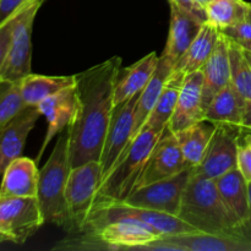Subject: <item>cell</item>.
Wrapping results in <instances>:
<instances>
[{
	"label": "cell",
	"instance_id": "cell-40",
	"mask_svg": "<svg viewBox=\"0 0 251 251\" xmlns=\"http://www.w3.org/2000/svg\"><path fill=\"white\" fill-rule=\"evenodd\" d=\"M240 46H242L245 50L251 51V42H249V43H245V44H240Z\"/></svg>",
	"mask_w": 251,
	"mask_h": 251
},
{
	"label": "cell",
	"instance_id": "cell-23",
	"mask_svg": "<svg viewBox=\"0 0 251 251\" xmlns=\"http://www.w3.org/2000/svg\"><path fill=\"white\" fill-rule=\"evenodd\" d=\"M220 37L221 31L217 26L208 21L203 22L200 32L190 44L188 50L176 61L173 73L186 76L194 71L201 70L215 50Z\"/></svg>",
	"mask_w": 251,
	"mask_h": 251
},
{
	"label": "cell",
	"instance_id": "cell-36",
	"mask_svg": "<svg viewBox=\"0 0 251 251\" xmlns=\"http://www.w3.org/2000/svg\"><path fill=\"white\" fill-rule=\"evenodd\" d=\"M249 196H250V213L249 218L245 222V225L243 226L242 230H240V235H242L244 239H247L248 242L251 243V183H249Z\"/></svg>",
	"mask_w": 251,
	"mask_h": 251
},
{
	"label": "cell",
	"instance_id": "cell-22",
	"mask_svg": "<svg viewBox=\"0 0 251 251\" xmlns=\"http://www.w3.org/2000/svg\"><path fill=\"white\" fill-rule=\"evenodd\" d=\"M174 70V64L164 55H159L158 64H157L156 71L153 76L147 83L139 96L136 107H135V118H134V130H132V140L139 135V132L144 129L152 109L156 105L167 81L171 77Z\"/></svg>",
	"mask_w": 251,
	"mask_h": 251
},
{
	"label": "cell",
	"instance_id": "cell-11",
	"mask_svg": "<svg viewBox=\"0 0 251 251\" xmlns=\"http://www.w3.org/2000/svg\"><path fill=\"white\" fill-rule=\"evenodd\" d=\"M215 126V132L202 161L193 169L195 173L212 180L238 168V150L240 144L237 131L239 127L230 125Z\"/></svg>",
	"mask_w": 251,
	"mask_h": 251
},
{
	"label": "cell",
	"instance_id": "cell-18",
	"mask_svg": "<svg viewBox=\"0 0 251 251\" xmlns=\"http://www.w3.org/2000/svg\"><path fill=\"white\" fill-rule=\"evenodd\" d=\"M39 171L33 159L19 157L5 169L0 198H37Z\"/></svg>",
	"mask_w": 251,
	"mask_h": 251
},
{
	"label": "cell",
	"instance_id": "cell-4",
	"mask_svg": "<svg viewBox=\"0 0 251 251\" xmlns=\"http://www.w3.org/2000/svg\"><path fill=\"white\" fill-rule=\"evenodd\" d=\"M162 134L163 131L144 127L136 135L112 171L103 178L95 206L102 202L124 201L136 189L147 158Z\"/></svg>",
	"mask_w": 251,
	"mask_h": 251
},
{
	"label": "cell",
	"instance_id": "cell-35",
	"mask_svg": "<svg viewBox=\"0 0 251 251\" xmlns=\"http://www.w3.org/2000/svg\"><path fill=\"white\" fill-rule=\"evenodd\" d=\"M176 4H178L180 7L193 12V14H195L196 16H199L200 19L205 20L206 21L205 9H203V7L201 6L196 0H176Z\"/></svg>",
	"mask_w": 251,
	"mask_h": 251
},
{
	"label": "cell",
	"instance_id": "cell-24",
	"mask_svg": "<svg viewBox=\"0 0 251 251\" xmlns=\"http://www.w3.org/2000/svg\"><path fill=\"white\" fill-rule=\"evenodd\" d=\"M245 100L232 83L223 87L206 107L203 120L213 125H230L242 127Z\"/></svg>",
	"mask_w": 251,
	"mask_h": 251
},
{
	"label": "cell",
	"instance_id": "cell-3",
	"mask_svg": "<svg viewBox=\"0 0 251 251\" xmlns=\"http://www.w3.org/2000/svg\"><path fill=\"white\" fill-rule=\"evenodd\" d=\"M70 169L69 134L66 130L60 134L48 161L39 171L37 200L44 223H53L68 232H70V220L65 191Z\"/></svg>",
	"mask_w": 251,
	"mask_h": 251
},
{
	"label": "cell",
	"instance_id": "cell-12",
	"mask_svg": "<svg viewBox=\"0 0 251 251\" xmlns=\"http://www.w3.org/2000/svg\"><path fill=\"white\" fill-rule=\"evenodd\" d=\"M139 96L140 95L134 96L130 100L114 107L100 159L103 178L112 171L118 159L132 141L135 107H136Z\"/></svg>",
	"mask_w": 251,
	"mask_h": 251
},
{
	"label": "cell",
	"instance_id": "cell-8",
	"mask_svg": "<svg viewBox=\"0 0 251 251\" xmlns=\"http://www.w3.org/2000/svg\"><path fill=\"white\" fill-rule=\"evenodd\" d=\"M43 225L37 198H0V243L24 244Z\"/></svg>",
	"mask_w": 251,
	"mask_h": 251
},
{
	"label": "cell",
	"instance_id": "cell-33",
	"mask_svg": "<svg viewBox=\"0 0 251 251\" xmlns=\"http://www.w3.org/2000/svg\"><path fill=\"white\" fill-rule=\"evenodd\" d=\"M238 169L245 180L251 183V141L248 137L244 145L239 144V150H238Z\"/></svg>",
	"mask_w": 251,
	"mask_h": 251
},
{
	"label": "cell",
	"instance_id": "cell-2",
	"mask_svg": "<svg viewBox=\"0 0 251 251\" xmlns=\"http://www.w3.org/2000/svg\"><path fill=\"white\" fill-rule=\"evenodd\" d=\"M178 216L198 232L240 235L239 226L223 203L216 181L194 171L183 193Z\"/></svg>",
	"mask_w": 251,
	"mask_h": 251
},
{
	"label": "cell",
	"instance_id": "cell-41",
	"mask_svg": "<svg viewBox=\"0 0 251 251\" xmlns=\"http://www.w3.org/2000/svg\"><path fill=\"white\" fill-rule=\"evenodd\" d=\"M244 50H245V49H244ZM245 54H247L248 59H249V61H250V64H251V51H249V50H245Z\"/></svg>",
	"mask_w": 251,
	"mask_h": 251
},
{
	"label": "cell",
	"instance_id": "cell-27",
	"mask_svg": "<svg viewBox=\"0 0 251 251\" xmlns=\"http://www.w3.org/2000/svg\"><path fill=\"white\" fill-rule=\"evenodd\" d=\"M184 77L185 76L179 74H172L144 127H150L157 131H164L168 127L176 110Z\"/></svg>",
	"mask_w": 251,
	"mask_h": 251
},
{
	"label": "cell",
	"instance_id": "cell-7",
	"mask_svg": "<svg viewBox=\"0 0 251 251\" xmlns=\"http://www.w3.org/2000/svg\"><path fill=\"white\" fill-rule=\"evenodd\" d=\"M46 0H28L17 12L6 59L2 66L1 82H17L31 74L32 29L36 15Z\"/></svg>",
	"mask_w": 251,
	"mask_h": 251
},
{
	"label": "cell",
	"instance_id": "cell-15",
	"mask_svg": "<svg viewBox=\"0 0 251 251\" xmlns=\"http://www.w3.org/2000/svg\"><path fill=\"white\" fill-rule=\"evenodd\" d=\"M42 117L37 107H26L0 130V178L14 159L21 157L29 132Z\"/></svg>",
	"mask_w": 251,
	"mask_h": 251
},
{
	"label": "cell",
	"instance_id": "cell-16",
	"mask_svg": "<svg viewBox=\"0 0 251 251\" xmlns=\"http://www.w3.org/2000/svg\"><path fill=\"white\" fill-rule=\"evenodd\" d=\"M205 20L200 19L193 12L183 9L178 4H171V24L166 48L162 55L172 61L176 66V61L188 50L190 44L200 32Z\"/></svg>",
	"mask_w": 251,
	"mask_h": 251
},
{
	"label": "cell",
	"instance_id": "cell-43",
	"mask_svg": "<svg viewBox=\"0 0 251 251\" xmlns=\"http://www.w3.org/2000/svg\"><path fill=\"white\" fill-rule=\"evenodd\" d=\"M249 139H250V141H251V136H250V137H249Z\"/></svg>",
	"mask_w": 251,
	"mask_h": 251
},
{
	"label": "cell",
	"instance_id": "cell-19",
	"mask_svg": "<svg viewBox=\"0 0 251 251\" xmlns=\"http://www.w3.org/2000/svg\"><path fill=\"white\" fill-rule=\"evenodd\" d=\"M201 71L203 76L202 105L205 110L212 98L230 82L229 41L225 34L221 33L215 50L202 66Z\"/></svg>",
	"mask_w": 251,
	"mask_h": 251
},
{
	"label": "cell",
	"instance_id": "cell-28",
	"mask_svg": "<svg viewBox=\"0 0 251 251\" xmlns=\"http://www.w3.org/2000/svg\"><path fill=\"white\" fill-rule=\"evenodd\" d=\"M248 4L244 0H211L205 6L206 21L217 26L220 31L233 26L247 20Z\"/></svg>",
	"mask_w": 251,
	"mask_h": 251
},
{
	"label": "cell",
	"instance_id": "cell-9",
	"mask_svg": "<svg viewBox=\"0 0 251 251\" xmlns=\"http://www.w3.org/2000/svg\"><path fill=\"white\" fill-rule=\"evenodd\" d=\"M191 173H193V168H188L179 173L178 176H172L166 180L157 181V183L135 189L124 201H115V202L178 216L183 193L190 179Z\"/></svg>",
	"mask_w": 251,
	"mask_h": 251
},
{
	"label": "cell",
	"instance_id": "cell-29",
	"mask_svg": "<svg viewBox=\"0 0 251 251\" xmlns=\"http://www.w3.org/2000/svg\"><path fill=\"white\" fill-rule=\"evenodd\" d=\"M229 41L230 83L244 97L251 98V64L245 54L244 48L235 42Z\"/></svg>",
	"mask_w": 251,
	"mask_h": 251
},
{
	"label": "cell",
	"instance_id": "cell-5",
	"mask_svg": "<svg viewBox=\"0 0 251 251\" xmlns=\"http://www.w3.org/2000/svg\"><path fill=\"white\" fill-rule=\"evenodd\" d=\"M102 179V167L97 161L87 162L70 169L65 191L70 232H83L86 229Z\"/></svg>",
	"mask_w": 251,
	"mask_h": 251
},
{
	"label": "cell",
	"instance_id": "cell-37",
	"mask_svg": "<svg viewBox=\"0 0 251 251\" xmlns=\"http://www.w3.org/2000/svg\"><path fill=\"white\" fill-rule=\"evenodd\" d=\"M243 129L251 130V98L245 100V108H244V115H243Z\"/></svg>",
	"mask_w": 251,
	"mask_h": 251
},
{
	"label": "cell",
	"instance_id": "cell-10",
	"mask_svg": "<svg viewBox=\"0 0 251 251\" xmlns=\"http://www.w3.org/2000/svg\"><path fill=\"white\" fill-rule=\"evenodd\" d=\"M188 168L193 167L189 166L186 162L176 135L169 130V127H167L147 158L141 176L137 181L136 189L166 180L178 176Z\"/></svg>",
	"mask_w": 251,
	"mask_h": 251
},
{
	"label": "cell",
	"instance_id": "cell-6",
	"mask_svg": "<svg viewBox=\"0 0 251 251\" xmlns=\"http://www.w3.org/2000/svg\"><path fill=\"white\" fill-rule=\"evenodd\" d=\"M85 249H142L161 239L150 226L135 217H120L86 230Z\"/></svg>",
	"mask_w": 251,
	"mask_h": 251
},
{
	"label": "cell",
	"instance_id": "cell-17",
	"mask_svg": "<svg viewBox=\"0 0 251 251\" xmlns=\"http://www.w3.org/2000/svg\"><path fill=\"white\" fill-rule=\"evenodd\" d=\"M37 108L48 123L46 137H44L38 157H37V161H39L49 142L56 135L61 134L73 120L76 109L75 86L65 88L60 92L46 98L37 105Z\"/></svg>",
	"mask_w": 251,
	"mask_h": 251
},
{
	"label": "cell",
	"instance_id": "cell-21",
	"mask_svg": "<svg viewBox=\"0 0 251 251\" xmlns=\"http://www.w3.org/2000/svg\"><path fill=\"white\" fill-rule=\"evenodd\" d=\"M159 55L156 51L147 54L126 69H120L114 88L115 105L140 95L153 76Z\"/></svg>",
	"mask_w": 251,
	"mask_h": 251
},
{
	"label": "cell",
	"instance_id": "cell-26",
	"mask_svg": "<svg viewBox=\"0 0 251 251\" xmlns=\"http://www.w3.org/2000/svg\"><path fill=\"white\" fill-rule=\"evenodd\" d=\"M215 127L212 123L207 120H201L174 134L186 162L193 168L198 167L202 161L213 132H215Z\"/></svg>",
	"mask_w": 251,
	"mask_h": 251
},
{
	"label": "cell",
	"instance_id": "cell-1",
	"mask_svg": "<svg viewBox=\"0 0 251 251\" xmlns=\"http://www.w3.org/2000/svg\"><path fill=\"white\" fill-rule=\"evenodd\" d=\"M120 69L122 58L113 56L75 75L76 109L68 126L70 168L100 162Z\"/></svg>",
	"mask_w": 251,
	"mask_h": 251
},
{
	"label": "cell",
	"instance_id": "cell-13",
	"mask_svg": "<svg viewBox=\"0 0 251 251\" xmlns=\"http://www.w3.org/2000/svg\"><path fill=\"white\" fill-rule=\"evenodd\" d=\"M146 250L251 251V243L240 235L191 232L162 237Z\"/></svg>",
	"mask_w": 251,
	"mask_h": 251
},
{
	"label": "cell",
	"instance_id": "cell-20",
	"mask_svg": "<svg viewBox=\"0 0 251 251\" xmlns=\"http://www.w3.org/2000/svg\"><path fill=\"white\" fill-rule=\"evenodd\" d=\"M218 193L233 220L239 226V232L249 218V183L238 168L216 179Z\"/></svg>",
	"mask_w": 251,
	"mask_h": 251
},
{
	"label": "cell",
	"instance_id": "cell-38",
	"mask_svg": "<svg viewBox=\"0 0 251 251\" xmlns=\"http://www.w3.org/2000/svg\"><path fill=\"white\" fill-rule=\"evenodd\" d=\"M247 20H249L251 21V4L249 2L248 4V10H247Z\"/></svg>",
	"mask_w": 251,
	"mask_h": 251
},
{
	"label": "cell",
	"instance_id": "cell-39",
	"mask_svg": "<svg viewBox=\"0 0 251 251\" xmlns=\"http://www.w3.org/2000/svg\"><path fill=\"white\" fill-rule=\"evenodd\" d=\"M196 1H198V2H199V4H200V5H201V6H202V7H203V9H205V6H206V5H207V4H208V2H210V1H211V0H196Z\"/></svg>",
	"mask_w": 251,
	"mask_h": 251
},
{
	"label": "cell",
	"instance_id": "cell-32",
	"mask_svg": "<svg viewBox=\"0 0 251 251\" xmlns=\"http://www.w3.org/2000/svg\"><path fill=\"white\" fill-rule=\"evenodd\" d=\"M22 9V7H21ZM20 11V10H19ZM17 11V12H19ZM16 14L12 17H10L5 24L0 26V74H1L2 66H4L5 59H6L7 50H9L10 41H11V33H12V27H14L15 20H16ZM0 83H1V77H0Z\"/></svg>",
	"mask_w": 251,
	"mask_h": 251
},
{
	"label": "cell",
	"instance_id": "cell-42",
	"mask_svg": "<svg viewBox=\"0 0 251 251\" xmlns=\"http://www.w3.org/2000/svg\"><path fill=\"white\" fill-rule=\"evenodd\" d=\"M169 4H173V2H176V0H168Z\"/></svg>",
	"mask_w": 251,
	"mask_h": 251
},
{
	"label": "cell",
	"instance_id": "cell-31",
	"mask_svg": "<svg viewBox=\"0 0 251 251\" xmlns=\"http://www.w3.org/2000/svg\"><path fill=\"white\" fill-rule=\"evenodd\" d=\"M221 33L238 44L249 43L251 42V21L244 20L233 26L226 27V28L221 29Z\"/></svg>",
	"mask_w": 251,
	"mask_h": 251
},
{
	"label": "cell",
	"instance_id": "cell-30",
	"mask_svg": "<svg viewBox=\"0 0 251 251\" xmlns=\"http://www.w3.org/2000/svg\"><path fill=\"white\" fill-rule=\"evenodd\" d=\"M26 107L20 81L0 83V130Z\"/></svg>",
	"mask_w": 251,
	"mask_h": 251
},
{
	"label": "cell",
	"instance_id": "cell-34",
	"mask_svg": "<svg viewBox=\"0 0 251 251\" xmlns=\"http://www.w3.org/2000/svg\"><path fill=\"white\" fill-rule=\"evenodd\" d=\"M28 0H0V26L14 16Z\"/></svg>",
	"mask_w": 251,
	"mask_h": 251
},
{
	"label": "cell",
	"instance_id": "cell-14",
	"mask_svg": "<svg viewBox=\"0 0 251 251\" xmlns=\"http://www.w3.org/2000/svg\"><path fill=\"white\" fill-rule=\"evenodd\" d=\"M202 83L203 76L201 70L194 71L184 77L176 110L168 125L173 134L203 120Z\"/></svg>",
	"mask_w": 251,
	"mask_h": 251
},
{
	"label": "cell",
	"instance_id": "cell-25",
	"mask_svg": "<svg viewBox=\"0 0 251 251\" xmlns=\"http://www.w3.org/2000/svg\"><path fill=\"white\" fill-rule=\"evenodd\" d=\"M21 95L27 107H37L46 98L75 86V75L44 76L29 74L20 81Z\"/></svg>",
	"mask_w": 251,
	"mask_h": 251
}]
</instances>
